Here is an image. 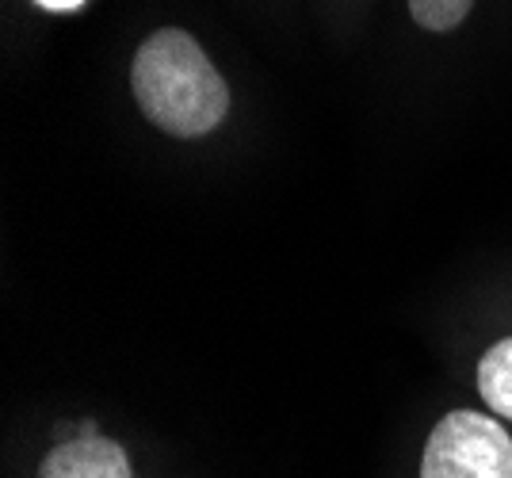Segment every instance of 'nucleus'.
<instances>
[{
    "instance_id": "6",
    "label": "nucleus",
    "mask_w": 512,
    "mask_h": 478,
    "mask_svg": "<svg viewBox=\"0 0 512 478\" xmlns=\"http://www.w3.org/2000/svg\"><path fill=\"white\" fill-rule=\"evenodd\" d=\"M35 4L46 8V12H73V8H81L88 0H35Z\"/></svg>"
},
{
    "instance_id": "3",
    "label": "nucleus",
    "mask_w": 512,
    "mask_h": 478,
    "mask_svg": "<svg viewBox=\"0 0 512 478\" xmlns=\"http://www.w3.org/2000/svg\"><path fill=\"white\" fill-rule=\"evenodd\" d=\"M39 478H130V459L115 440L77 436L46 452Z\"/></svg>"
},
{
    "instance_id": "4",
    "label": "nucleus",
    "mask_w": 512,
    "mask_h": 478,
    "mask_svg": "<svg viewBox=\"0 0 512 478\" xmlns=\"http://www.w3.org/2000/svg\"><path fill=\"white\" fill-rule=\"evenodd\" d=\"M478 394L486 406L512 421V337L497 345L478 360Z\"/></svg>"
},
{
    "instance_id": "2",
    "label": "nucleus",
    "mask_w": 512,
    "mask_h": 478,
    "mask_svg": "<svg viewBox=\"0 0 512 478\" xmlns=\"http://www.w3.org/2000/svg\"><path fill=\"white\" fill-rule=\"evenodd\" d=\"M421 478H512V436L486 413H448L428 436Z\"/></svg>"
},
{
    "instance_id": "1",
    "label": "nucleus",
    "mask_w": 512,
    "mask_h": 478,
    "mask_svg": "<svg viewBox=\"0 0 512 478\" xmlns=\"http://www.w3.org/2000/svg\"><path fill=\"white\" fill-rule=\"evenodd\" d=\"M130 88L142 115L172 138L211 134L230 111V88L188 31L161 27L134 54Z\"/></svg>"
},
{
    "instance_id": "5",
    "label": "nucleus",
    "mask_w": 512,
    "mask_h": 478,
    "mask_svg": "<svg viewBox=\"0 0 512 478\" xmlns=\"http://www.w3.org/2000/svg\"><path fill=\"white\" fill-rule=\"evenodd\" d=\"M470 4L474 0H409V12L425 31H455L467 20Z\"/></svg>"
}]
</instances>
